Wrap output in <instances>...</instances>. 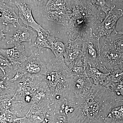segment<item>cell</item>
<instances>
[{"instance_id":"cell-20","label":"cell","mask_w":123,"mask_h":123,"mask_svg":"<svg viewBox=\"0 0 123 123\" xmlns=\"http://www.w3.org/2000/svg\"><path fill=\"white\" fill-rule=\"evenodd\" d=\"M0 77L10 79L15 75L16 70L12 65L1 55L0 56Z\"/></svg>"},{"instance_id":"cell-18","label":"cell","mask_w":123,"mask_h":123,"mask_svg":"<svg viewBox=\"0 0 123 123\" xmlns=\"http://www.w3.org/2000/svg\"><path fill=\"white\" fill-rule=\"evenodd\" d=\"M37 32L36 40L34 43H30L29 48L31 49L32 48L35 47L39 52L44 48H50V31L42 28Z\"/></svg>"},{"instance_id":"cell-16","label":"cell","mask_w":123,"mask_h":123,"mask_svg":"<svg viewBox=\"0 0 123 123\" xmlns=\"http://www.w3.org/2000/svg\"><path fill=\"white\" fill-rule=\"evenodd\" d=\"M103 123H123V99L114 102Z\"/></svg>"},{"instance_id":"cell-11","label":"cell","mask_w":123,"mask_h":123,"mask_svg":"<svg viewBox=\"0 0 123 123\" xmlns=\"http://www.w3.org/2000/svg\"><path fill=\"white\" fill-rule=\"evenodd\" d=\"M0 55L8 60L15 70L26 60L27 56L24 45L15 46L12 48L0 49Z\"/></svg>"},{"instance_id":"cell-6","label":"cell","mask_w":123,"mask_h":123,"mask_svg":"<svg viewBox=\"0 0 123 123\" xmlns=\"http://www.w3.org/2000/svg\"><path fill=\"white\" fill-rule=\"evenodd\" d=\"M99 39L92 31L83 39V56L86 64H90L99 70H104Z\"/></svg>"},{"instance_id":"cell-1","label":"cell","mask_w":123,"mask_h":123,"mask_svg":"<svg viewBox=\"0 0 123 123\" xmlns=\"http://www.w3.org/2000/svg\"><path fill=\"white\" fill-rule=\"evenodd\" d=\"M117 96L110 88L93 85L85 94L75 97L70 123H103Z\"/></svg>"},{"instance_id":"cell-2","label":"cell","mask_w":123,"mask_h":123,"mask_svg":"<svg viewBox=\"0 0 123 123\" xmlns=\"http://www.w3.org/2000/svg\"><path fill=\"white\" fill-rule=\"evenodd\" d=\"M84 0H66V9L69 19L66 28L69 39H82L90 34L92 27L100 21L98 11L91 2Z\"/></svg>"},{"instance_id":"cell-25","label":"cell","mask_w":123,"mask_h":123,"mask_svg":"<svg viewBox=\"0 0 123 123\" xmlns=\"http://www.w3.org/2000/svg\"><path fill=\"white\" fill-rule=\"evenodd\" d=\"M4 29H2L1 30V29L0 30V40H4L6 36V35L8 36H12L13 35H9V34H5L3 32V31H4Z\"/></svg>"},{"instance_id":"cell-24","label":"cell","mask_w":123,"mask_h":123,"mask_svg":"<svg viewBox=\"0 0 123 123\" xmlns=\"http://www.w3.org/2000/svg\"><path fill=\"white\" fill-rule=\"evenodd\" d=\"M116 38L112 44L117 50L123 54V35Z\"/></svg>"},{"instance_id":"cell-5","label":"cell","mask_w":123,"mask_h":123,"mask_svg":"<svg viewBox=\"0 0 123 123\" xmlns=\"http://www.w3.org/2000/svg\"><path fill=\"white\" fill-rule=\"evenodd\" d=\"M101 56L104 70L112 72L123 68V54L118 51L112 42L108 39L101 47Z\"/></svg>"},{"instance_id":"cell-4","label":"cell","mask_w":123,"mask_h":123,"mask_svg":"<svg viewBox=\"0 0 123 123\" xmlns=\"http://www.w3.org/2000/svg\"><path fill=\"white\" fill-rule=\"evenodd\" d=\"M83 47L84 41L81 38L79 37L73 40L69 39L64 58L65 64L73 75L86 72L87 64L83 56Z\"/></svg>"},{"instance_id":"cell-3","label":"cell","mask_w":123,"mask_h":123,"mask_svg":"<svg viewBox=\"0 0 123 123\" xmlns=\"http://www.w3.org/2000/svg\"><path fill=\"white\" fill-rule=\"evenodd\" d=\"M46 66V82L50 92V100L57 101L67 98L72 93L70 86L73 75L64 57L52 58Z\"/></svg>"},{"instance_id":"cell-12","label":"cell","mask_w":123,"mask_h":123,"mask_svg":"<svg viewBox=\"0 0 123 123\" xmlns=\"http://www.w3.org/2000/svg\"><path fill=\"white\" fill-rule=\"evenodd\" d=\"M86 73L73 75L70 84V91L77 96H83L92 88L93 84Z\"/></svg>"},{"instance_id":"cell-23","label":"cell","mask_w":123,"mask_h":123,"mask_svg":"<svg viewBox=\"0 0 123 123\" xmlns=\"http://www.w3.org/2000/svg\"><path fill=\"white\" fill-rule=\"evenodd\" d=\"M31 7L36 11L43 13L48 0H29Z\"/></svg>"},{"instance_id":"cell-27","label":"cell","mask_w":123,"mask_h":123,"mask_svg":"<svg viewBox=\"0 0 123 123\" xmlns=\"http://www.w3.org/2000/svg\"><path fill=\"white\" fill-rule=\"evenodd\" d=\"M10 3L12 4H14V0H9Z\"/></svg>"},{"instance_id":"cell-26","label":"cell","mask_w":123,"mask_h":123,"mask_svg":"<svg viewBox=\"0 0 123 123\" xmlns=\"http://www.w3.org/2000/svg\"><path fill=\"white\" fill-rule=\"evenodd\" d=\"M115 33L116 35H123V30L118 31H116Z\"/></svg>"},{"instance_id":"cell-14","label":"cell","mask_w":123,"mask_h":123,"mask_svg":"<svg viewBox=\"0 0 123 123\" xmlns=\"http://www.w3.org/2000/svg\"><path fill=\"white\" fill-rule=\"evenodd\" d=\"M0 5V22L6 25L12 24L16 28L15 23L19 24L18 20L20 18L19 15L15 13L14 8L10 5L6 4L4 1H1Z\"/></svg>"},{"instance_id":"cell-22","label":"cell","mask_w":123,"mask_h":123,"mask_svg":"<svg viewBox=\"0 0 123 123\" xmlns=\"http://www.w3.org/2000/svg\"><path fill=\"white\" fill-rule=\"evenodd\" d=\"M48 123H70L68 117L64 114L53 111Z\"/></svg>"},{"instance_id":"cell-9","label":"cell","mask_w":123,"mask_h":123,"mask_svg":"<svg viewBox=\"0 0 123 123\" xmlns=\"http://www.w3.org/2000/svg\"><path fill=\"white\" fill-rule=\"evenodd\" d=\"M123 11L121 9L116 11L111 10L106 14L101 24L97 27L98 34L97 36L100 39L103 36H105L111 42V34L112 32H115V27L116 23L119 18L123 16Z\"/></svg>"},{"instance_id":"cell-13","label":"cell","mask_w":123,"mask_h":123,"mask_svg":"<svg viewBox=\"0 0 123 123\" xmlns=\"http://www.w3.org/2000/svg\"><path fill=\"white\" fill-rule=\"evenodd\" d=\"M18 25V29L7 42V44L17 46L21 45L22 43L23 42L32 43V40L37 36V32L29 27L22 26L20 24Z\"/></svg>"},{"instance_id":"cell-8","label":"cell","mask_w":123,"mask_h":123,"mask_svg":"<svg viewBox=\"0 0 123 123\" xmlns=\"http://www.w3.org/2000/svg\"><path fill=\"white\" fill-rule=\"evenodd\" d=\"M52 105L50 100L34 104L25 117L34 123H48Z\"/></svg>"},{"instance_id":"cell-10","label":"cell","mask_w":123,"mask_h":123,"mask_svg":"<svg viewBox=\"0 0 123 123\" xmlns=\"http://www.w3.org/2000/svg\"><path fill=\"white\" fill-rule=\"evenodd\" d=\"M13 4L18 9V15L27 26L31 27L36 32L43 27L36 21L32 13V7L27 4L24 0H14Z\"/></svg>"},{"instance_id":"cell-19","label":"cell","mask_w":123,"mask_h":123,"mask_svg":"<svg viewBox=\"0 0 123 123\" xmlns=\"http://www.w3.org/2000/svg\"><path fill=\"white\" fill-rule=\"evenodd\" d=\"M50 48L57 58L64 57V54L68 44H64L59 38L50 36L49 37Z\"/></svg>"},{"instance_id":"cell-7","label":"cell","mask_w":123,"mask_h":123,"mask_svg":"<svg viewBox=\"0 0 123 123\" xmlns=\"http://www.w3.org/2000/svg\"><path fill=\"white\" fill-rule=\"evenodd\" d=\"M31 54L16 70L29 76L35 75H46L47 66L42 62L40 57L39 51L36 49L34 52L31 49Z\"/></svg>"},{"instance_id":"cell-17","label":"cell","mask_w":123,"mask_h":123,"mask_svg":"<svg viewBox=\"0 0 123 123\" xmlns=\"http://www.w3.org/2000/svg\"><path fill=\"white\" fill-rule=\"evenodd\" d=\"M42 14L49 21L63 25L65 27L68 25L69 19L66 9L57 10H44Z\"/></svg>"},{"instance_id":"cell-15","label":"cell","mask_w":123,"mask_h":123,"mask_svg":"<svg viewBox=\"0 0 123 123\" xmlns=\"http://www.w3.org/2000/svg\"><path fill=\"white\" fill-rule=\"evenodd\" d=\"M86 71L88 77L93 81V85L108 87L109 83V74L104 73L90 64H87Z\"/></svg>"},{"instance_id":"cell-21","label":"cell","mask_w":123,"mask_h":123,"mask_svg":"<svg viewBox=\"0 0 123 123\" xmlns=\"http://www.w3.org/2000/svg\"><path fill=\"white\" fill-rule=\"evenodd\" d=\"M66 7V0H48L44 10H61Z\"/></svg>"}]
</instances>
